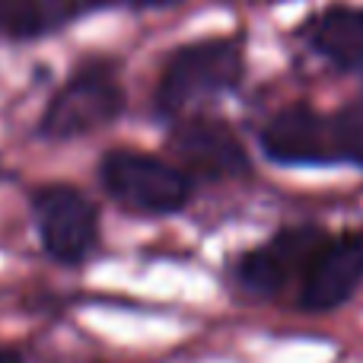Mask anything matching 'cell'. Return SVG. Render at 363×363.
<instances>
[{
    "label": "cell",
    "mask_w": 363,
    "mask_h": 363,
    "mask_svg": "<svg viewBox=\"0 0 363 363\" xmlns=\"http://www.w3.org/2000/svg\"><path fill=\"white\" fill-rule=\"evenodd\" d=\"M70 13L57 0H0V35L32 38L55 29Z\"/></svg>",
    "instance_id": "30bf717a"
},
{
    "label": "cell",
    "mask_w": 363,
    "mask_h": 363,
    "mask_svg": "<svg viewBox=\"0 0 363 363\" xmlns=\"http://www.w3.org/2000/svg\"><path fill=\"white\" fill-rule=\"evenodd\" d=\"M38 239L61 264H80L99 245V211L70 185H45L32 194Z\"/></svg>",
    "instance_id": "277c9868"
},
{
    "label": "cell",
    "mask_w": 363,
    "mask_h": 363,
    "mask_svg": "<svg viewBox=\"0 0 363 363\" xmlns=\"http://www.w3.org/2000/svg\"><path fill=\"white\" fill-rule=\"evenodd\" d=\"M125 112V89L108 61H86L48 102L38 131L51 140H70L112 125Z\"/></svg>",
    "instance_id": "3957f363"
},
{
    "label": "cell",
    "mask_w": 363,
    "mask_h": 363,
    "mask_svg": "<svg viewBox=\"0 0 363 363\" xmlns=\"http://www.w3.org/2000/svg\"><path fill=\"white\" fill-rule=\"evenodd\" d=\"M57 4H61V6H64V10H67V13H70V16H74V13H77V10H80V6H86V4H89V0H57Z\"/></svg>",
    "instance_id": "5bb4252c"
},
{
    "label": "cell",
    "mask_w": 363,
    "mask_h": 363,
    "mask_svg": "<svg viewBox=\"0 0 363 363\" xmlns=\"http://www.w3.org/2000/svg\"><path fill=\"white\" fill-rule=\"evenodd\" d=\"M242 77V51L230 38H204L182 45L166 61L157 83V112L182 115L204 99L230 93Z\"/></svg>",
    "instance_id": "6da1fadb"
},
{
    "label": "cell",
    "mask_w": 363,
    "mask_h": 363,
    "mask_svg": "<svg viewBox=\"0 0 363 363\" xmlns=\"http://www.w3.org/2000/svg\"><path fill=\"white\" fill-rule=\"evenodd\" d=\"M335 118V140H338V157L345 163L363 166V102L345 106Z\"/></svg>",
    "instance_id": "8fae6325"
},
{
    "label": "cell",
    "mask_w": 363,
    "mask_h": 363,
    "mask_svg": "<svg viewBox=\"0 0 363 363\" xmlns=\"http://www.w3.org/2000/svg\"><path fill=\"white\" fill-rule=\"evenodd\" d=\"M169 150L176 157V166L185 169L191 179H236L252 169L245 157L242 140L236 138L226 121L211 115H188L169 134Z\"/></svg>",
    "instance_id": "5b68a950"
},
{
    "label": "cell",
    "mask_w": 363,
    "mask_h": 363,
    "mask_svg": "<svg viewBox=\"0 0 363 363\" xmlns=\"http://www.w3.org/2000/svg\"><path fill=\"white\" fill-rule=\"evenodd\" d=\"M309 42L325 61L341 70L363 67V10L332 6L309 23Z\"/></svg>",
    "instance_id": "9c48e42d"
},
{
    "label": "cell",
    "mask_w": 363,
    "mask_h": 363,
    "mask_svg": "<svg viewBox=\"0 0 363 363\" xmlns=\"http://www.w3.org/2000/svg\"><path fill=\"white\" fill-rule=\"evenodd\" d=\"M128 4L138 6V10H163V6H172L179 0H128Z\"/></svg>",
    "instance_id": "4fadbf2b"
},
{
    "label": "cell",
    "mask_w": 363,
    "mask_h": 363,
    "mask_svg": "<svg viewBox=\"0 0 363 363\" xmlns=\"http://www.w3.org/2000/svg\"><path fill=\"white\" fill-rule=\"evenodd\" d=\"M325 233L315 226H290L245 252L239 262V284L252 294H281L296 277H306L319 252L325 249Z\"/></svg>",
    "instance_id": "8992f818"
},
{
    "label": "cell",
    "mask_w": 363,
    "mask_h": 363,
    "mask_svg": "<svg viewBox=\"0 0 363 363\" xmlns=\"http://www.w3.org/2000/svg\"><path fill=\"white\" fill-rule=\"evenodd\" d=\"M262 150L271 163L284 166H319L341 163L335 118L319 115L309 106H287L262 128Z\"/></svg>",
    "instance_id": "52a82bcc"
},
{
    "label": "cell",
    "mask_w": 363,
    "mask_h": 363,
    "mask_svg": "<svg viewBox=\"0 0 363 363\" xmlns=\"http://www.w3.org/2000/svg\"><path fill=\"white\" fill-rule=\"evenodd\" d=\"M106 191L134 213H176L191 198V176L176 163H166L138 150H108L99 163Z\"/></svg>",
    "instance_id": "7a4b0ae2"
},
{
    "label": "cell",
    "mask_w": 363,
    "mask_h": 363,
    "mask_svg": "<svg viewBox=\"0 0 363 363\" xmlns=\"http://www.w3.org/2000/svg\"><path fill=\"white\" fill-rule=\"evenodd\" d=\"M363 284V230L328 239L325 249L303 277L300 306L306 313H332L347 303Z\"/></svg>",
    "instance_id": "ba28073f"
},
{
    "label": "cell",
    "mask_w": 363,
    "mask_h": 363,
    "mask_svg": "<svg viewBox=\"0 0 363 363\" xmlns=\"http://www.w3.org/2000/svg\"><path fill=\"white\" fill-rule=\"evenodd\" d=\"M0 363H26V354L13 345H0Z\"/></svg>",
    "instance_id": "7c38bea8"
}]
</instances>
